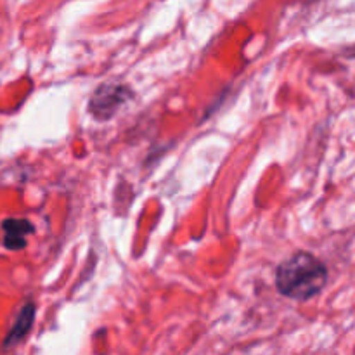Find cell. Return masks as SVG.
Wrapping results in <instances>:
<instances>
[{
	"mask_svg": "<svg viewBox=\"0 0 355 355\" xmlns=\"http://www.w3.org/2000/svg\"><path fill=\"white\" fill-rule=\"evenodd\" d=\"M132 90L123 83H104L96 92L92 94L89 101V111L97 120H110L111 116L118 113L125 103L132 99Z\"/></svg>",
	"mask_w": 355,
	"mask_h": 355,
	"instance_id": "cell-2",
	"label": "cell"
},
{
	"mask_svg": "<svg viewBox=\"0 0 355 355\" xmlns=\"http://www.w3.org/2000/svg\"><path fill=\"white\" fill-rule=\"evenodd\" d=\"M328 283V267L312 253L298 252L276 270V286L291 300H309Z\"/></svg>",
	"mask_w": 355,
	"mask_h": 355,
	"instance_id": "cell-1",
	"label": "cell"
},
{
	"mask_svg": "<svg viewBox=\"0 0 355 355\" xmlns=\"http://www.w3.org/2000/svg\"><path fill=\"white\" fill-rule=\"evenodd\" d=\"M33 321H35V305L26 304L23 309H21L19 315H17L16 322H14L12 328H10L9 335H7L6 340H3V347L9 349V347H14L16 343H19L21 340L28 335Z\"/></svg>",
	"mask_w": 355,
	"mask_h": 355,
	"instance_id": "cell-4",
	"label": "cell"
},
{
	"mask_svg": "<svg viewBox=\"0 0 355 355\" xmlns=\"http://www.w3.org/2000/svg\"><path fill=\"white\" fill-rule=\"evenodd\" d=\"M35 225L28 218H6L2 222V243L7 250H23L26 238L33 234Z\"/></svg>",
	"mask_w": 355,
	"mask_h": 355,
	"instance_id": "cell-3",
	"label": "cell"
}]
</instances>
